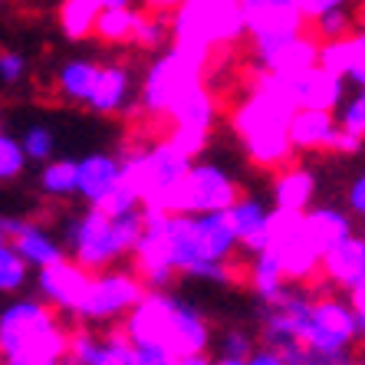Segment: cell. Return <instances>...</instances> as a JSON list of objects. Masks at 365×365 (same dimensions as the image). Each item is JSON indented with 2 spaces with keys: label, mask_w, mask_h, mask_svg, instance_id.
Returning a JSON list of instances; mask_svg holds the SVG:
<instances>
[{
  "label": "cell",
  "mask_w": 365,
  "mask_h": 365,
  "mask_svg": "<svg viewBox=\"0 0 365 365\" xmlns=\"http://www.w3.org/2000/svg\"><path fill=\"white\" fill-rule=\"evenodd\" d=\"M230 230L237 237V247H247L250 254L267 250V234H270V207L260 197H237L227 211Z\"/></svg>",
  "instance_id": "23"
},
{
  "label": "cell",
  "mask_w": 365,
  "mask_h": 365,
  "mask_svg": "<svg viewBox=\"0 0 365 365\" xmlns=\"http://www.w3.org/2000/svg\"><path fill=\"white\" fill-rule=\"evenodd\" d=\"M244 30L250 36L303 34L306 17L297 0H264V4L244 7Z\"/></svg>",
  "instance_id": "21"
},
{
  "label": "cell",
  "mask_w": 365,
  "mask_h": 365,
  "mask_svg": "<svg viewBox=\"0 0 365 365\" xmlns=\"http://www.w3.org/2000/svg\"><path fill=\"white\" fill-rule=\"evenodd\" d=\"M211 365H244V359H227V356H217V359H211Z\"/></svg>",
  "instance_id": "51"
},
{
  "label": "cell",
  "mask_w": 365,
  "mask_h": 365,
  "mask_svg": "<svg viewBox=\"0 0 365 365\" xmlns=\"http://www.w3.org/2000/svg\"><path fill=\"white\" fill-rule=\"evenodd\" d=\"M102 214H109V217H122V214H135L142 211V195H138V187L132 185V181L122 175L119 185L112 187L109 195L102 197L99 204H96Z\"/></svg>",
  "instance_id": "33"
},
{
  "label": "cell",
  "mask_w": 365,
  "mask_h": 365,
  "mask_svg": "<svg viewBox=\"0 0 365 365\" xmlns=\"http://www.w3.org/2000/svg\"><path fill=\"white\" fill-rule=\"evenodd\" d=\"M309 303H313V297L303 293L299 287L297 289L283 287L280 293L267 303V313H264V339H267V346L283 349V346L299 342V332H303Z\"/></svg>",
  "instance_id": "15"
},
{
  "label": "cell",
  "mask_w": 365,
  "mask_h": 365,
  "mask_svg": "<svg viewBox=\"0 0 365 365\" xmlns=\"http://www.w3.org/2000/svg\"><path fill=\"white\" fill-rule=\"evenodd\" d=\"M99 346H102V336H96L93 329H76L69 332L66 339V365H96L99 359Z\"/></svg>",
  "instance_id": "36"
},
{
  "label": "cell",
  "mask_w": 365,
  "mask_h": 365,
  "mask_svg": "<svg viewBox=\"0 0 365 365\" xmlns=\"http://www.w3.org/2000/svg\"><path fill=\"white\" fill-rule=\"evenodd\" d=\"M46 365H66V362H63V359H60V362H46Z\"/></svg>",
  "instance_id": "54"
},
{
  "label": "cell",
  "mask_w": 365,
  "mask_h": 365,
  "mask_svg": "<svg viewBox=\"0 0 365 365\" xmlns=\"http://www.w3.org/2000/svg\"><path fill=\"white\" fill-rule=\"evenodd\" d=\"M142 234V211L109 217L99 207H89L79 217L66 224V250L73 254V264H79L89 273L109 270L115 260L132 254Z\"/></svg>",
  "instance_id": "3"
},
{
  "label": "cell",
  "mask_w": 365,
  "mask_h": 365,
  "mask_svg": "<svg viewBox=\"0 0 365 365\" xmlns=\"http://www.w3.org/2000/svg\"><path fill=\"white\" fill-rule=\"evenodd\" d=\"M96 73H99V63H93V60H69V63H63L60 76H56V86H60L63 99L83 102V106H86Z\"/></svg>",
  "instance_id": "29"
},
{
  "label": "cell",
  "mask_w": 365,
  "mask_h": 365,
  "mask_svg": "<svg viewBox=\"0 0 365 365\" xmlns=\"http://www.w3.org/2000/svg\"><path fill=\"white\" fill-rule=\"evenodd\" d=\"M319 40L313 34H273V36H254V56L264 73L273 76H297L303 69L316 66Z\"/></svg>",
  "instance_id": "13"
},
{
  "label": "cell",
  "mask_w": 365,
  "mask_h": 365,
  "mask_svg": "<svg viewBox=\"0 0 365 365\" xmlns=\"http://www.w3.org/2000/svg\"><path fill=\"white\" fill-rule=\"evenodd\" d=\"M142 297L145 287L135 273L109 267L102 273H93L83 306L76 309V319H83V323H115V319H125V313Z\"/></svg>",
  "instance_id": "11"
},
{
  "label": "cell",
  "mask_w": 365,
  "mask_h": 365,
  "mask_svg": "<svg viewBox=\"0 0 365 365\" xmlns=\"http://www.w3.org/2000/svg\"><path fill=\"white\" fill-rule=\"evenodd\" d=\"M128 359H132V342H128L125 332H106L96 365H128Z\"/></svg>",
  "instance_id": "41"
},
{
  "label": "cell",
  "mask_w": 365,
  "mask_h": 365,
  "mask_svg": "<svg viewBox=\"0 0 365 365\" xmlns=\"http://www.w3.org/2000/svg\"><path fill=\"white\" fill-rule=\"evenodd\" d=\"M309 24L316 26V40L319 43L352 34V14H349V7H332L326 14H319L316 20H309Z\"/></svg>",
  "instance_id": "40"
},
{
  "label": "cell",
  "mask_w": 365,
  "mask_h": 365,
  "mask_svg": "<svg viewBox=\"0 0 365 365\" xmlns=\"http://www.w3.org/2000/svg\"><path fill=\"white\" fill-rule=\"evenodd\" d=\"M165 244H168L171 270L181 273V277H197V280H211V283L230 280V264L211 260L207 247H204L197 214H168Z\"/></svg>",
  "instance_id": "9"
},
{
  "label": "cell",
  "mask_w": 365,
  "mask_h": 365,
  "mask_svg": "<svg viewBox=\"0 0 365 365\" xmlns=\"http://www.w3.org/2000/svg\"><path fill=\"white\" fill-rule=\"evenodd\" d=\"M303 365H326V359H316V356H309Z\"/></svg>",
  "instance_id": "52"
},
{
  "label": "cell",
  "mask_w": 365,
  "mask_h": 365,
  "mask_svg": "<svg viewBox=\"0 0 365 365\" xmlns=\"http://www.w3.org/2000/svg\"><path fill=\"white\" fill-rule=\"evenodd\" d=\"M316 197V175L303 165H289L273 181V207L277 211H309Z\"/></svg>",
  "instance_id": "26"
},
{
  "label": "cell",
  "mask_w": 365,
  "mask_h": 365,
  "mask_svg": "<svg viewBox=\"0 0 365 365\" xmlns=\"http://www.w3.org/2000/svg\"><path fill=\"white\" fill-rule=\"evenodd\" d=\"M142 10L138 7H115V10H102L93 24V36H99L102 43H132Z\"/></svg>",
  "instance_id": "28"
},
{
  "label": "cell",
  "mask_w": 365,
  "mask_h": 365,
  "mask_svg": "<svg viewBox=\"0 0 365 365\" xmlns=\"http://www.w3.org/2000/svg\"><path fill=\"white\" fill-rule=\"evenodd\" d=\"M165 221H168L165 211L142 207V234H138V244L132 247V257H135V270H138L135 277L142 280L145 289H171V283L178 277L168 260Z\"/></svg>",
  "instance_id": "12"
},
{
  "label": "cell",
  "mask_w": 365,
  "mask_h": 365,
  "mask_svg": "<svg viewBox=\"0 0 365 365\" xmlns=\"http://www.w3.org/2000/svg\"><path fill=\"white\" fill-rule=\"evenodd\" d=\"M0 4H4V0H0Z\"/></svg>",
  "instance_id": "56"
},
{
  "label": "cell",
  "mask_w": 365,
  "mask_h": 365,
  "mask_svg": "<svg viewBox=\"0 0 365 365\" xmlns=\"http://www.w3.org/2000/svg\"><path fill=\"white\" fill-rule=\"evenodd\" d=\"M142 4L148 7V14H162V17H168L181 7V0H142Z\"/></svg>",
  "instance_id": "49"
},
{
  "label": "cell",
  "mask_w": 365,
  "mask_h": 365,
  "mask_svg": "<svg viewBox=\"0 0 365 365\" xmlns=\"http://www.w3.org/2000/svg\"><path fill=\"white\" fill-rule=\"evenodd\" d=\"M26 168V155L10 132H0V181H17Z\"/></svg>",
  "instance_id": "39"
},
{
  "label": "cell",
  "mask_w": 365,
  "mask_h": 365,
  "mask_svg": "<svg viewBox=\"0 0 365 365\" xmlns=\"http://www.w3.org/2000/svg\"><path fill=\"white\" fill-rule=\"evenodd\" d=\"M122 178V162L119 155L109 152H93L76 162V197H83L89 207L102 201Z\"/></svg>",
  "instance_id": "22"
},
{
  "label": "cell",
  "mask_w": 365,
  "mask_h": 365,
  "mask_svg": "<svg viewBox=\"0 0 365 365\" xmlns=\"http://www.w3.org/2000/svg\"><path fill=\"white\" fill-rule=\"evenodd\" d=\"M329 152H336V155H359V152H362V138L349 135V132H342V128H336V135H332V142H329Z\"/></svg>",
  "instance_id": "45"
},
{
  "label": "cell",
  "mask_w": 365,
  "mask_h": 365,
  "mask_svg": "<svg viewBox=\"0 0 365 365\" xmlns=\"http://www.w3.org/2000/svg\"><path fill=\"white\" fill-rule=\"evenodd\" d=\"M175 362L178 359L158 346H132V359H128V365H175Z\"/></svg>",
  "instance_id": "44"
},
{
  "label": "cell",
  "mask_w": 365,
  "mask_h": 365,
  "mask_svg": "<svg viewBox=\"0 0 365 365\" xmlns=\"http://www.w3.org/2000/svg\"><path fill=\"white\" fill-rule=\"evenodd\" d=\"M40 191L50 197L76 195V162H73V158H50V162H43Z\"/></svg>",
  "instance_id": "32"
},
{
  "label": "cell",
  "mask_w": 365,
  "mask_h": 365,
  "mask_svg": "<svg viewBox=\"0 0 365 365\" xmlns=\"http://www.w3.org/2000/svg\"><path fill=\"white\" fill-rule=\"evenodd\" d=\"M365 319L349 309L346 299L339 297H319L309 303L303 332H299V346L316 359H329L349 352L362 339Z\"/></svg>",
  "instance_id": "7"
},
{
  "label": "cell",
  "mask_w": 365,
  "mask_h": 365,
  "mask_svg": "<svg viewBox=\"0 0 365 365\" xmlns=\"http://www.w3.org/2000/svg\"><path fill=\"white\" fill-rule=\"evenodd\" d=\"M171 122L168 132V145L175 152H181L187 162H195L197 155L207 148L211 142V128L217 119V99L207 86H195L185 99H178L171 106V112L165 115Z\"/></svg>",
  "instance_id": "10"
},
{
  "label": "cell",
  "mask_w": 365,
  "mask_h": 365,
  "mask_svg": "<svg viewBox=\"0 0 365 365\" xmlns=\"http://www.w3.org/2000/svg\"><path fill=\"white\" fill-rule=\"evenodd\" d=\"M132 43H138L142 50H165L171 43V26H168V17H162V14H142V20H138L135 34H132Z\"/></svg>",
  "instance_id": "34"
},
{
  "label": "cell",
  "mask_w": 365,
  "mask_h": 365,
  "mask_svg": "<svg viewBox=\"0 0 365 365\" xmlns=\"http://www.w3.org/2000/svg\"><path fill=\"white\" fill-rule=\"evenodd\" d=\"M128 106H132V69L122 66V63L99 66L89 99H86V109L96 112V115H115V112H125Z\"/></svg>",
  "instance_id": "20"
},
{
  "label": "cell",
  "mask_w": 365,
  "mask_h": 365,
  "mask_svg": "<svg viewBox=\"0 0 365 365\" xmlns=\"http://www.w3.org/2000/svg\"><path fill=\"white\" fill-rule=\"evenodd\" d=\"M175 365H211V356L207 352H195V356H181Z\"/></svg>",
  "instance_id": "50"
},
{
  "label": "cell",
  "mask_w": 365,
  "mask_h": 365,
  "mask_svg": "<svg viewBox=\"0 0 365 365\" xmlns=\"http://www.w3.org/2000/svg\"><path fill=\"white\" fill-rule=\"evenodd\" d=\"M66 326L43 299H14L0 309V359L46 365L66 359Z\"/></svg>",
  "instance_id": "2"
},
{
  "label": "cell",
  "mask_w": 365,
  "mask_h": 365,
  "mask_svg": "<svg viewBox=\"0 0 365 365\" xmlns=\"http://www.w3.org/2000/svg\"><path fill=\"white\" fill-rule=\"evenodd\" d=\"M171 43L197 46L211 53L214 46L237 43L244 30V7L240 0H181L171 14Z\"/></svg>",
  "instance_id": "5"
},
{
  "label": "cell",
  "mask_w": 365,
  "mask_h": 365,
  "mask_svg": "<svg viewBox=\"0 0 365 365\" xmlns=\"http://www.w3.org/2000/svg\"><path fill=\"white\" fill-rule=\"evenodd\" d=\"M267 250L277 257L287 283H306L319 273V247L313 244L306 230L303 214L297 211H270V234H267Z\"/></svg>",
  "instance_id": "8"
},
{
  "label": "cell",
  "mask_w": 365,
  "mask_h": 365,
  "mask_svg": "<svg viewBox=\"0 0 365 365\" xmlns=\"http://www.w3.org/2000/svg\"><path fill=\"white\" fill-rule=\"evenodd\" d=\"M346 204H349V214H356V217L365 214V178H356L352 185H349Z\"/></svg>",
  "instance_id": "47"
},
{
  "label": "cell",
  "mask_w": 365,
  "mask_h": 365,
  "mask_svg": "<svg viewBox=\"0 0 365 365\" xmlns=\"http://www.w3.org/2000/svg\"><path fill=\"white\" fill-rule=\"evenodd\" d=\"M319 270L326 273V280L342 289H352L359 283H365V240L359 234H352L339 247L326 250L323 260H319Z\"/></svg>",
  "instance_id": "24"
},
{
  "label": "cell",
  "mask_w": 365,
  "mask_h": 365,
  "mask_svg": "<svg viewBox=\"0 0 365 365\" xmlns=\"http://www.w3.org/2000/svg\"><path fill=\"white\" fill-rule=\"evenodd\" d=\"M165 352H171L175 359L195 356V352H207L211 349V326L204 319V313L195 303L178 299L175 313H171V326L165 336Z\"/></svg>",
  "instance_id": "19"
},
{
  "label": "cell",
  "mask_w": 365,
  "mask_h": 365,
  "mask_svg": "<svg viewBox=\"0 0 365 365\" xmlns=\"http://www.w3.org/2000/svg\"><path fill=\"white\" fill-rule=\"evenodd\" d=\"M211 63V53L197 50V46H181V43H168L152 66L145 69L142 79V112L165 119L171 106L185 99L195 86L204 83V69Z\"/></svg>",
  "instance_id": "4"
},
{
  "label": "cell",
  "mask_w": 365,
  "mask_h": 365,
  "mask_svg": "<svg viewBox=\"0 0 365 365\" xmlns=\"http://www.w3.org/2000/svg\"><path fill=\"white\" fill-rule=\"evenodd\" d=\"M303 221H306V230H309L313 244L319 247V254H326V250H332V247H339L342 240H349L352 234H356L352 217H349L346 211H339V207H332V204H326V207H313V211H303Z\"/></svg>",
  "instance_id": "27"
},
{
  "label": "cell",
  "mask_w": 365,
  "mask_h": 365,
  "mask_svg": "<svg viewBox=\"0 0 365 365\" xmlns=\"http://www.w3.org/2000/svg\"><path fill=\"white\" fill-rule=\"evenodd\" d=\"M17 142L24 148L26 162H50L53 155H56V135L46 125H30L24 132V138H17Z\"/></svg>",
  "instance_id": "37"
},
{
  "label": "cell",
  "mask_w": 365,
  "mask_h": 365,
  "mask_svg": "<svg viewBox=\"0 0 365 365\" xmlns=\"http://www.w3.org/2000/svg\"><path fill=\"white\" fill-rule=\"evenodd\" d=\"M287 93L293 99L297 109H323V112H336L342 99H346V79L332 76L319 66H309L297 76H283Z\"/></svg>",
  "instance_id": "17"
},
{
  "label": "cell",
  "mask_w": 365,
  "mask_h": 365,
  "mask_svg": "<svg viewBox=\"0 0 365 365\" xmlns=\"http://www.w3.org/2000/svg\"><path fill=\"white\" fill-rule=\"evenodd\" d=\"M0 237L17 250L26 267H36V270L66 260L63 240H56L46 227H40L34 221H24V217H0Z\"/></svg>",
  "instance_id": "14"
},
{
  "label": "cell",
  "mask_w": 365,
  "mask_h": 365,
  "mask_svg": "<svg viewBox=\"0 0 365 365\" xmlns=\"http://www.w3.org/2000/svg\"><path fill=\"white\" fill-rule=\"evenodd\" d=\"M0 244H4V237H0Z\"/></svg>",
  "instance_id": "55"
},
{
  "label": "cell",
  "mask_w": 365,
  "mask_h": 365,
  "mask_svg": "<svg viewBox=\"0 0 365 365\" xmlns=\"http://www.w3.org/2000/svg\"><path fill=\"white\" fill-rule=\"evenodd\" d=\"M244 365H287V362H283V356L273 346H260L244 359Z\"/></svg>",
  "instance_id": "48"
},
{
  "label": "cell",
  "mask_w": 365,
  "mask_h": 365,
  "mask_svg": "<svg viewBox=\"0 0 365 365\" xmlns=\"http://www.w3.org/2000/svg\"><path fill=\"white\" fill-rule=\"evenodd\" d=\"M217 346H221V356H227V359H247L257 349L254 339H250V332H244V329H227Z\"/></svg>",
  "instance_id": "43"
},
{
  "label": "cell",
  "mask_w": 365,
  "mask_h": 365,
  "mask_svg": "<svg viewBox=\"0 0 365 365\" xmlns=\"http://www.w3.org/2000/svg\"><path fill=\"white\" fill-rule=\"evenodd\" d=\"M26 69H30V63H26L24 53H17V50H4V53H0V83H4V86L24 83Z\"/></svg>",
  "instance_id": "42"
},
{
  "label": "cell",
  "mask_w": 365,
  "mask_h": 365,
  "mask_svg": "<svg viewBox=\"0 0 365 365\" xmlns=\"http://www.w3.org/2000/svg\"><path fill=\"white\" fill-rule=\"evenodd\" d=\"M293 112H297V106L289 99L283 76L260 69L247 99L230 115V125L244 142L247 158L257 168H280L293 158V145L287 135Z\"/></svg>",
  "instance_id": "1"
},
{
  "label": "cell",
  "mask_w": 365,
  "mask_h": 365,
  "mask_svg": "<svg viewBox=\"0 0 365 365\" xmlns=\"http://www.w3.org/2000/svg\"><path fill=\"white\" fill-rule=\"evenodd\" d=\"M336 115L323 109H297L289 119V145L293 152H329V142L336 135Z\"/></svg>",
  "instance_id": "25"
},
{
  "label": "cell",
  "mask_w": 365,
  "mask_h": 365,
  "mask_svg": "<svg viewBox=\"0 0 365 365\" xmlns=\"http://www.w3.org/2000/svg\"><path fill=\"white\" fill-rule=\"evenodd\" d=\"M237 197H240L237 181L230 178L221 165L191 162V168L185 171V178H181L175 187H168V195L158 201L155 211H165V214H211V211H227Z\"/></svg>",
  "instance_id": "6"
},
{
  "label": "cell",
  "mask_w": 365,
  "mask_h": 365,
  "mask_svg": "<svg viewBox=\"0 0 365 365\" xmlns=\"http://www.w3.org/2000/svg\"><path fill=\"white\" fill-rule=\"evenodd\" d=\"M89 280H93V273L83 270V267L73 264V260H63V264L36 270L40 299L50 306V309H63V313H69V316H76V309L83 306Z\"/></svg>",
  "instance_id": "16"
},
{
  "label": "cell",
  "mask_w": 365,
  "mask_h": 365,
  "mask_svg": "<svg viewBox=\"0 0 365 365\" xmlns=\"http://www.w3.org/2000/svg\"><path fill=\"white\" fill-rule=\"evenodd\" d=\"M102 10L96 7V0H63L60 7V30L66 40H86L93 36V24Z\"/></svg>",
  "instance_id": "30"
},
{
  "label": "cell",
  "mask_w": 365,
  "mask_h": 365,
  "mask_svg": "<svg viewBox=\"0 0 365 365\" xmlns=\"http://www.w3.org/2000/svg\"><path fill=\"white\" fill-rule=\"evenodd\" d=\"M336 125L342 128V132H349V135H365V96L356 93V96H346V99L336 106Z\"/></svg>",
  "instance_id": "38"
},
{
  "label": "cell",
  "mask_w": 365,
  "mask_h": 365,
  "mask_svg": "<svg viewBox=\"0 0 365 365\" xmlns=\"http://www.w3.org/2000/svg\"><path fill=\"white\" fill-rule=\"evenodd\" d=\"M316 66L332 73L339 79H349L352 86H365V36L362 30H352L336 40H323L316 53Z\"/></svg>",
  "instance_id": "18"
},
{
  "label": "cell",
  "mask_w": 365,
  "mask_h": 365,
  "mask_svg": "<svg viewBox=\"0 0 365 365\" xmlns=\"http://www.w3.org/2000/svg\"><path fill=\"white\" fill-rule=\"evenodd\" d=\"M297 4H299V10H303L306 24H309V20H316L319 14H326V10H332V7H346L349 0H297Z\"/></svg>",
  "instance_id": "46"
},
{
  "label": "cell",
  "mask_w": 365,
  "mask_h": 365,
  "mask_svg": "<svg viewBox=\"0 0 365 365\" xmlns=\"http://www.w3.org/2000/svg\"><path fill=\"white\" fill-rule=\"evenodd\" d=\"M0 132H7V128H4V115H0Z\"/></svg>",
  "instance_id": "53"
},
{
  "label": "cell",
  "mask_w": 365,
  "mask_h": 365,
  "mask_svg": "<svg viewBox=\"0 0 365 365\" xmlns=\"http://www.w3.org/2000/svg\"><path fill=\"white\" fill-rule=\"evenodd\" d=\"M250 287H254V293L264 299V303H270V299L277 297L283 287H287V277H283L280 264H277V257H273L270 250L254 254V267H250Z\"/></svg>",
  "instance_id": "31"
},
{
  "label": "cell",
  "mask_w": 365,
  "mask_h": 365,
  "mask_svg": "<svg viewBox=\"0 0 365 365\" xmlns=\"http://www.w3.org/2000/svg\"><path fill=\"white\" fill-rule=\"evenodd\" d=\"M30 280V267L20 260V254L4 240L0 244V293H20Z\"/></svg>",
  "instance_id": "35"
}]
</instances>
